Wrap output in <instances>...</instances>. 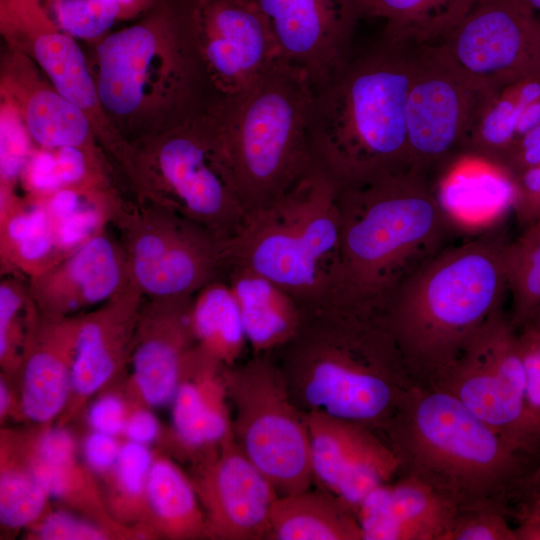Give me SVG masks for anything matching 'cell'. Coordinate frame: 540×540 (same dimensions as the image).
<instances>
[{"mask_svg":"<svg viewBox=\"0 0 540 540\" xmlns=\"http://www.w3.org/2000/svg\"><path fill=\"white\" fill-rule=\"evenodd\" d=\"M119 240L104 229L44 272L27 279L41 317L60 320L101 305L130 282Z\"/></svg>","mask_w":540,"mask_h":540,"instance_id":"20","label":"cell"},{"mask_svg":"<svg viewBox=\"0 0 540 540\" xmlns=\"http://www.w3.org/2000/svg\"><path fill=\"white\" fill-rule=\"evenodd\" d=\"M112 225L130 279L146 298L193 296L225 278L226 241L178 214L137 199L124 200Z\"/></svg>","mask_w":540,"mask_h":540,"instance_id":"11","label":"cell"},{"mask_svg":"<svg viewBox=\"0 0 540 540\" xmlns=\"http://www.w3.org/2000/svg\"><path fill=\"white\" fill-rule=\"evenodd\" d=\"M162 438L161 425L150 407L132 400L123 439L150 447Z\"/></svg>","mask_w":540,"mask_h":540,"instance_id":"48","label":"cell"},{"mask_svg":"<svg viewBox=\"0 0 540 540\" xmlns=\"http://www.w3.org/2000/svg\"><path fill=\"white\" fill-rule=\"evenodd\" d=\"M192 297L145 298L128 366L126 393L133 401L150 408L170 405L196 344L189 320Z\"/></svg>","mask_w":540,"mask_h":540,"instance_id":"21","label":"cell"},{"mask_svg":"<svg viewBox=\"0 0 540 540\" xmlns=\"http://www.w3.org/2000/svg\"><path fill=\"white\" fill-rule=\"evenodd\" d=\"M266 17L281 59L300 70L313 91L351 55L360 15L357 0H251Z\"/></svg>","mask_w":540,"mask_h":540,"instance_id":"17","label":"cell"},{"mask_svg":"<svg viewBox=\"0 0 540 540\" xmlns=\"http://www.w3.org/2000/svg\"><path fill=\"white\" fill-rule=\"evenodd\" d=\"M121 162L137 200L178 214L221 240L235 237L249 217L209 112L179 121L141 148H127Z\"/></svg>","mask_w":540,"mask_h":540,"instance_id":"8","label":"cell"},{"mask_svg":"<svg viewBox=\"0 0 540 540\" xmlns=\"http://www.w3.org/2000/svg\"><path fill=\"white\" fill-rule=\"evenodd\" d=\"M478 0H357L360 15L385 20L382 39L413 46L446 37Z\"/></svg>","mask_w":540,"mask_h":540,"instance_id":"32","label":"cell"},{"mask_svg":"<svg viewBox=\"0 0 540 540\" xmlns=\"http://www.w3.org/2000/svg\"><path fill=\"white\" fill-rule=\"evenodd\" d=\"M0 19L5 34L33 43V56L58 93L90 119L102 108L81 48L58 27L39 0H0Z\"/></svg>","mask_w":540,"mask_h":540,"instance_id":"26","label":"cell"},{"mask_svg":"<svg viewBox=\"0 0 540 540\" xmlns=\"http://www.w3.org/2000/svg\"><path fill=\"white\" fill-rule=\"evenodd\" d=\"M540 165V125L517 140L494 168L509 179Z\"/></svg>","mask_w":540,"mask_h":540,"instance_id":"47","label":"cell"},{"mask_svg":"<svg viewBox=\"0 0 540 540\" xmlns=\"http://www.w3.org/2000/svg\"><path fill=\"white\" fill-rule=\"evenodd\" d=\"M532 10L540 17V0H524Z\"/></svg>","mask_w":540,"mask_h":540,"instance_id":"54","label":"cell"},{"mask_svg":"<svg viewBox=\"0 0 540 540\" xmlns=\"http://www.w3.org/2000/svg\"><path fill=\"white\" fill-rule=\"evenodd\" d=\"M494 91L464 70L439 43L415 46L406 106L412 168L428 176L462 156Z\"/></svg>","mask_w":540,"mask_h":540,"instance_id":"14","label":"cell"},{"mask_svg":"<svg viewBox=\"0 0 540 540\" xmlns=\"http://www.w3.org/2000/svg\"><path fill=\"white\" fill-rule=\"evenodd\" d=\"M524 328H528L540 334V309L535 313V315Z\"/></svg>","mask_w":540,"mask_h":540,"instance_id":"53","label":"cell"},{"mask_svg":"<svg viewBox=\"0 0 540 540\" xmlns=\"http://www.w3.org/2000/svg\"><path fill=\"white\" fill-rule=\"evenodd\" d=\"M519 489H522L526 496L540 493V464L527 474Z\"/></svg>","mask_w":540,"mask_h":540,"instance_id":"52","label":"cell"},{"mask_svg":"<svg viewBox=\"0 0 540 540\" xmlns=\"http://www.w3.org/2000/svg\"><path fill=\"white\" fill-rule=\"evenodd\" d=\"M14 432L22 456L51 499L118 531L124 539L134 538L111 517L98 477L84 462L80 445L66 425Z\"/></svg>","mask_w":540,"mask_h":540,"instance_id":"22","label":"cell"},{"mask_svg":"<svg viewBox=\"0 0 540 540\" xmlns=\"http://www.w3.org/2000/svg\"><path fill=\"white\" fill-rule=\"evenodd\" d=\"M400 472L434 487L461 510L505 500L531 471L529 455L449 392L413 384L383 429Z\"/></svg>","mask_w":540,"mask_h":540,"instance_id":"5","label":"cell"},{"mask_svg":"<svg viewBox=\"0 0 540 540\" xmlns=\"http://www.w3.org/2000/svg\"><path fill=\"white\" fill-rule=\"evenodd\" d=\"M203 508L207 536L222 540L267 539L278 492L233 437L193 462L189 475Z\"/></svg>","mask_w":540,"mask_h":540,"instance_id":"16","label":"cell"},{"mask_svg":"<svg viewBox=\"0 0 540 540\" xmlns=\"http://www.w3.org/2000/svg\"><path fill=\"white\" fill-rule=\"evenodd\" d=\"M267 539L363 540L353 510L329 491L310 487L278 495Z\"/></svg>","mask_w":540,"mask_h":540,"instance_id":"29","label":"cell"},{"mask_svg":"<svg viewBox=\"0 0 540 540\" xmlns=\"http://www.w3.org/2000/svg\"><path fill=\"white\" fill-rule=\"evenodd\" d=\"M339 196L338 186L314 166L285 194L249 215L226 241L228 266L271 280L303 311L320 306L337 260Z\"/></svg>","mask_w":540,"mask_h":540,"instance_id":"7","label":"cell"},{"mask_svg":"<svg viewBox=\"0 0 540 540\" xmlns=\"http://www.w3.org/2000/svg\"><path fill=\"white\" fill-rule=\"evenodd\" d=\"M540 97V77L524 78L493 93L482 109L462 156L495 167L515 139L519 118Z\"/></svg>","mask_w":540,"mask_h":540,"instance_id":"34","label":"cell"},{"mask_svg":"<svg viewBox=\"0 0 540 540\" xmlns=\"http://www.w3.org/2000/svg\"><path fill=\"white\" fill-rule=\"evenodd\" d=\"M154 457L150 447L123 440L114 467L101 478L111 517L138 539L153 536L146 526V486Z\"/></svg>","mask_w":540,"mask_h":540,"instance_id":"35","label":"cell"},{"mask_svg":"<svg viewBox=\"0 0 540 540\" xmlns=\"http://www.w3.org/2000/svg\"><path fill=\"white\" fill-rule=\"evenodd\" d=\"M0 447L1 526L29 529L50 509L51 497L22 456L14 431L1 430Z\"/></svg>","mask_w":540,"mask_h":540,"instance_id":"36","label":"cell"},{"mask_svg":"<svg viewBox=\"0 0 540 540\" xmlns=\"http://www.w3.org/2000/svg\"><path fill=\"white\" fill-rule=\"evenodd\" d=\"M415 46L381 39L352 54L314 90L310 145L315 166L340 190L358 188L411 166L406 106Z\"/></svg>","mask_w":540,"mask_h":540,"instance_id":"3","label":"cell"},{"mask_svg":"<svg viewBox=\"0 0 540 540\" xmlns=\"http://www.w3.org/2000/svg\"><path fill=\"white\" fill-rule=\"evenodd\" d=\"M189 320L199 348L227 367L237 364L248 343L237 301L225 278L193 295Z\"/></svg>","mask_w":540,"mask_h":540,"instance_id":"33","label":"cell"},{"mask_svg":"<svg viewBox=\"0 0 540 540\" xmlns=\"http://www.w3.org/2000/svg\"><path fill=\"white\" fill-rule=\"evenodd\" d=\"M196 87L215 104L245 88L281 59L269 23L251 0H175Z\"/></svg>","mask_w":540,"mask_h":540,"instance_id":"13","label":"cell"},{"mask_svg":"<svg viewBox=\"0 0 540 540\" xmlns=\"http://www.w3.org/2000/svg\"><path fill=\"white\" fill-rule=\"evenodd\" d=\"M226 383L233 437L244 454L279 495L309 488L314 480L306 413L293 401L274 356L253 354L227 367Z\"/></svg>","mask_w":540,"mask_h":540,"instance_id":"10","label":"cell"},{"mask_svg":"<svg viewBox=\"0 0 540 540\" xmlns=\"http://www.w3.org/2000/svg\"><path fill=\"white\" fill-rule=\"evenodd\" d=\"M97 58V93L111 115L131 118L156 101L178 120L197 113L173 0H160L148 18L103 38Z\"/></svg>","mask_w":540,"mask_h":540,"instance_id":"9","label":"cell"},{"mask_svg":"<svg viewBox=\"0 0 540 540\" xmlns=\"http://www.w3.org/2000/svg\"><path fill=\"white\" fill-rule=\"evenodd\" d=\"M0 132V189L14 190L34 149L21 112L13 103L2 106Z\"/></svg>","mask_w":540,"mask_h":540,"instance_id":"41","label":"cell"},{"mask_svg":"<svg viewBox=\"0 0 540 540\" xmlns=\"http://www.w3.org/2000/svg\"><path fill=\"white\" fill-rule=\"evenodd\" d=\"M121 438L90 430L80 444L86 465L98 477L103 478L114 467L122 446Z\"/></svg>","mask_w":540,"mask_h":540,"instance_id":"46","label":"cell"},{"mask_svg":"<svg viewBox=\"0 0 540 540\" xmlns=\"http://www.w3.org/2000/svg\"><path fill=\"white\" fill-rule=\"evenodd\" d=\"M425 385L455 396L525 454L540 452V431L526 402L519 332L503 308L486 321L449 368Z\"/></svg>","mask_w":540,"mask_h":540,"instance_id":"12","label":"cell"},{"mask_svg":"<svg viewBox=\"0 0 540 540\" xmlns=\"http://www.w3.org/2000/svg\"><path fill=\"white\" fill-rule=\"evenodd\" d=\"M519 342L525 367L527 407L540 431V357L520 334Z\"/></svg>","mask_w":540,"mask_h":540,"instance_id":"49","label":"cell"},{"mask_svg":"<svg viewBox=\"0 0 540 540\" xmlns=\"http://www.w3.org/2000/svg\"><path fill=\"white\" fill-rule=\"evenodd\" d=\"M510 321L519 332L540 309V219L522 229L504 249Z\"/></svg>","mask_w":540,"mask_h":540,"instance_id":"38","label":"cell"},{"mask_svg":"<svg viewBox=\"0 0 540 540\" xmlns=\"http://www.w3.org/2000/svg\"><path fill=\"white\" fill-rule=\"evenodd\" d=\"M49 1L52 2V1H55V0H49Z\"/></svg>","mask_w":540,"mask_h":540,"instance_id":"55","label":"cell"},{"mask_svg":"<svg viewBox=\"0 0 540 540\" xmlns=\"http://www.w3.org/2000/svg\"><path fill=\"white\" fill-rule=\"evenodd\" d=\"M438 43L494 92L540 77V17L524 0H478Z\"/></svg>","mask_w":540,"mask_h":540,"instance_id":"15","label":"cell"},{"mask_svg":"<svg viewBox=\"0 0 540 540\" xmlns=\"http://www.w3.org/2000/svg\"><path fill=\"white\" fill-rule=\"evenodd\" d=\"M51 3L54 21L73 38H99L118 19H123L121 7L115 0H55Z\"/></svg>","mask_w":540,"mask_h":540,"instance_id":"40","label":"cell"},{"mask_svg":"<svg viewBox=\"0 0 540 540\" xmlns=\"http://www.w3.org/2000/svg\"><path fill=\"white\" fill-rule=\"evenodd\" d=\"M30 199L45 210L62 257L112 225L124 201L108 182L62 188Z\"/></svg>","mask_w":540,"mask_h":540,"instance_id":"31","label":"cell"},{"mask_svg":"<svg viewBox=\"0 0 540 540\" xmlns=\"http://www.w3.org/2000/svg\"><path fill=\"white\" fill-rule=\"evenodd\" d=\"M225 280L237 301L248 345L253 354H272L299 331L304 311L271 280L230 264Z\"/></svg>","mask_w":540,"mask_h":540,"instance_id":"27","label":"cell"},{"mask_svg":"<svg viewBox=\"0 0 540 540\" xmlns=\"http://www.w3.org/2000/svg\"><path fill=\"white\" fill-rule=\"evenodd\" d=\"M516 533L518 540H540V493L526 496Z\"/></svg>","mask_w":540,"mask_h":540,"instance_id":"50","label":"cell"},{"mask_svg":"<svg viewBox=\"0 0 540 540\" xmlns=\"http://www.w3.org/2000/svg\"><path fill=\"white\" fill-rule=\"evenodd\" d=\"M62 259L43 207L14 190L0 189V269L30 279Z\"/></svg>","mask_w":540,"mask_h":540,"instance_id":"28","label":"cell"},{"mask_svg":"<svg viewBox=\"0 0 540 540\" xmlns=\"http://www.w3.org/2000/svg\"><path fill=\"white\" fill-rule=\"evenodd\" d=\"M132 405L129 396L120 392H106L90 403L87 422L90 430L123 439L127 417Z\"/></svg>","mask_w":540,"mask_h":540,"instance_id":"44","label":"cell"},{"mask_svg":"<svg viewBox=\"0 0 540 540\" xmlns=\"http://www.w3.org/2000/svg\"><path fill=\"white\" fill-rule=\"evenodd\" d=\"M447 540H518V537L503 509L483 506L459 511Z\"/></svg>","mask_w":540,"mask_h":540,"instance_id":"43","label":"cell"},{"mask_svg":"<svg viewBox=\"0 0 540 540\" xmlns=\"http://www.w3.org/2000/svg\"><path fill=\"white\" fill-rule=\"evenodd\" d=\"M28 536L36 540L124 539L118 531L69 509H49L29 528Z\"/></svg>","mask_w":540,"mask_h":540,"instance_id":"42","label":"cell"},{"mask_svg":"<svg viewBox=\"0 0 540 540\" xmlns=\"http://www.w3.org/2000/svg\"><path fill=\"white\" fill-rule=\"evenodd\" d=\"M340 239L323 304L383 314L399 285L457 230L429 176L410 168L340 190Z\"/></svg>","mask_w":540,"mask_h":540,"instance_id":"1","label":"cell"},{"mask_svg":"<svg viewBox=\"0 0 540 540\" xmlns=\"http://www.w3.org/2000/svg\"><path fill=\"white\" fill-rule=\"evenodd\" d=\"M510 180L513 184L512 211L524 229L540 219V165Z\"/></svg>","mask_w":540,"mask_h":540,"instance_id":"45","label":"cell"},{"mask_svg":"<svg viewBox=\"0 0 540 540\" xmlns=\"http://www.w3.org/2000/svg\"><path fill=\"white\" fill-rule=\"evenodd\" d=\"M313 96L307 77L280 59L207 111L218 126L248 215L285 194L315 166Z\"/></svg>","mask_w":540,"mask_h":540,"instance_id":"6","label":"cell"},{"mask_svg":"<svg viewBox=\"0 0 540 540\" xmlns=\"http://www.w3.org/2000/svg\"><path fill=\"white\" fill-rule=\"evenodd\" d=\"M39 313L31 300L27 279L1 275L0 282V366L2 374L13 379Z\"/></svg>","mask_w":540,"mask_h":540,"instance_id":"39","label":"cell"},{"mask_svg":"<svg viewBox=\"0 0 540 540\" xmlns=\"http://www.w3.org/2000/svg\"><path fill=\"white\" fill-rule=\"evenodd\" d=\"M506 243L492 231L445 247L405 278L388 300L383 318L415 383H432L503 308Z\"/></svg>","mask_w":540,"mask_h":540,"instance_id":"4","label":"cell"},{"mask_svg":"<svg viewBox=\"0 0 540 540\" xmlns=\"http://www.w3.org/2000/svg\"><path fill=\"white\" fill-rule=\"evenodd\" d=\"M122 11V18H129L135 16L141 11L149 9L155 5L160 0H115Z\"/></svg>","mask_w":540,"mask_h":540,"instance_id":"51","label":"cell"},{"mask_svg":"<svg viewBox=\"0 0 540 540\" xmlns=\"http://www.w3.org/2000/svg\"><path fill=\"white\" fill-rule=\"evenodd\" d=\"M145 298L130 280L96 309L76 315L71 393L60 425L75 419L94 395L123 376Z\"/></svg>","mask_w":540,"mask_h":540,"instance_id":"19","label":"cell"},{"mask_svg":"<svg viewBox=\"0 0 540 540\" xmlns=\"http://www.w3.org/2000/svg\"><path fill=\"white\" fill-rule=\"evenodd\" d=\"M313 480L355 513L365 496L400 472L386 440L362 424L313 411L306 413Z\"/></svg>","mask_w":540,"mask_h":540,"instance_id":"18","label":"cell"},{"mask_svg":"<svg viewBox=\"0 0 540 540\" xmlns=\"http://www.w3.org/2000/svg\"><path fill=\"white\" fill-rule=\"evenodd\" d=\"M458 506L408 474L374 488L355 511L363 540H447Z\"/></svg>","mask_w":540,"mask_h":540,"instance_id":"24","label":"cell"},{"mask_svg":"<svg viewBox=\"0 0 540 540\" xmlns=\"http://www.w3.org/2000/svg\"><path fill=\"white\" fill-rule=\"evenodd\" d=\"M75 326L76 316L52 320L39 315L28 339L14 378L19 419L32 426L51 425L68 405Z\"/></svg>","mask_w":540,"mask_h":540,"instance_id":"25","label":"cell"},{"mask_svg":"<svg viewBox=\"0 0 540 540\" xmlns=\"http://www.w3.org/2000/svg\"><path fill=\"white\" fill-rule=\"evenodd\" d=\"M146 526L153 537L208 538L205 514L189 475L155 454L146 486Z\"/></svg>","mask_w":540,"mask_h":540,"instance_id":"30","label":"cell"},{"mask_svg":"<svg viewBox=\"0 0 540 540\" xmlns=\"http://www.w3.org/2000/svg\"><path fill=\"white\" fill-rule=\"evenodd\" d=\"M226 368L196 344L188 352L171 406L170 443L192 462L232 434Z\"/></svg>","mask_w":540,"mask_h":540,"instance_id":"23","label":"cell"},{"mask_svg":"<svg viewBox=\"0 0 540 540\" xmlns=\"http://www.w3.org/2000/svg\"><path fill=\"white\" fill-rule=\"evenodd\" d=\"M32 141L40 148H91V119L54 88L32 91L21 111Z\"/></svg>","mask_w":540,"mask_h":540,"instance_id":"37","label":"cell"},{"mask_svg":"<svg viewBox=\"0 0 540 540\" xmlns=\"http://www.w3.org/2000/svg\"><path fill=\"white\" fill-rule=\"evenodd\" d=\"M295 404L384 429L415 384L383 314L322 304L272 353Z\"/></svg>","mask_w":540,"mask_h":540,"instance_id":"2","label":"cell"}]
</instances>
